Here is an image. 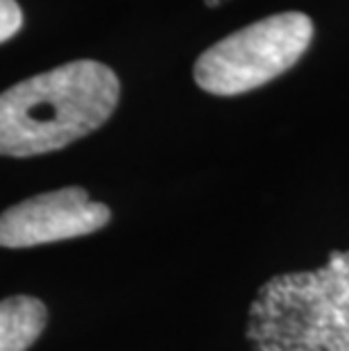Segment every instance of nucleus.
<instances>
[{"label": "nucleus", "instance_id": "f257e3e1", "mask_svg": "<svg viewBox=\"0 0 349 351\" xmlns=\"http://www.w3.org/2000/svg\"><path fill=\"white\" fill-rule=\"evenodd\" d=\"M121 82L109 66L77 59L0 93V154L62 150L114 114Z\"/></svg>", "mask_w": 349, "mask_h": 351}, {"label": "nucleus", "instance_id": "f03ea898", "mask_svg": "<svg viewBox=\"0 0 349 351\" xmlns=\"http://www.w3.org/2000/svg\"><path fill=\"white\" fill-rule=\"evenodd\" d=\"M248 340L254 351H349V252L313 272L277 274L256 290Z\"/></svg>", "mask_w": 349, "mask_h": 351}, {"label": "nucleus", "instance_id": "7ed1b4c3", "mask_svg": "<svg viewBox=\"0 0 349 351\" xmlns=\"http://www.w3.org/2000/svg\"><path fill=\"white\" fill-rule=\"evenodd\" d=\"M313 39V21L302 12L274 14L229 34L195 62L197 86L213 95H239L293 69Z\"/></svg>", "mask_w": 349, "mask_h": 351}, {"label": "nucleus", "instance_id": "20e7f679", "mask_svg": "<svg viewBox=\"0 0 349 351\" xmlns=\"http://www.w3.org/2000/svg\"><path fill=\"white\" fill-rule=\"evenodd\" d=\"M111 220L102 202L80 186L34 195L0 213V247L23 250L93 234Z\"/></svg>", "mask_w": 349, "mask_h": 351}, {"label": "nucleus", "instance_id": "39448f33", "mask_svg": "<svg viewBox=\"0 0 349 351\" xmlns=\"http://www.w3.org/2000/svg\"><path fill=\"white\" fill-rule=\"evenodd\" d=\"M48 324V308L36 297L16 295L0 302V351H27Z\"/></svg>", "mask_w": 349, "mask_h": 351}, {"label": "nucleus", "instance_id": "423d86ee", "mask_svg": "<svg viewBox=\"0 0 349 351\" xmlns=\"http://www.w3.org/2000/svg\"><path fill=\"white\" fill-rule=\"evenodd\" d=\"M23 25V12L16 0H0V43L12 39Z\"/></svg>", "mask_w": 349, "mask_h": 351}, {"label": "nucleus", "instance_id": "0eeeda50", "mask_svg": "<svg viewBox=\"0 0 349 351\" xmlns=\"http://www.w3.org/2000/svg\"><path fill=\"white\" fill-rule=\"evenodd\" d=\"M204 3L209 5V7H218V5L222 3V0H204Z\"/></svg>", "mask_w": 349, "mask_h": 351}]
</instances>
